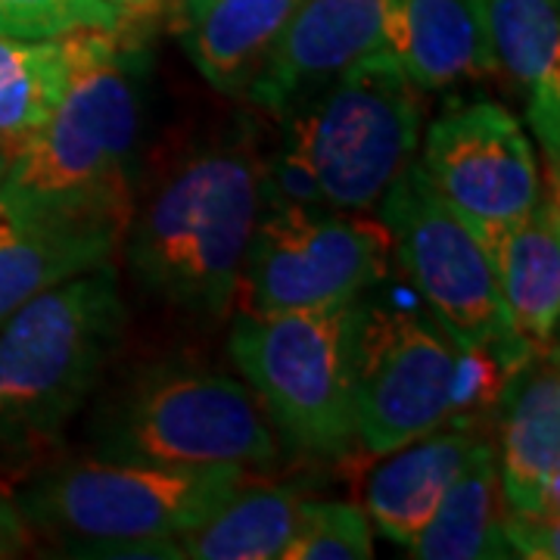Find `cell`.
<instances>
[{
	"instance_id": "18",
	"label": "cell",
	"mask_w": 560,
	"mask_h": 560,
	"mask_svg": "<svg viewBox=\"0 0 560 560\" xmlns=\"http://www.w3.org/2000/svg\"><path fill=\"white\" fill-rule=\"evenodd\" d=\"M499 69L526 101V121L551 168L560 162V16L558 0H486Z\"/></svg>"
},
{
	"instance_id": "29",
	"label": "cell",
	"mask_w": 560,
	"mask_h": 560,
	"mask_svg": "<svg viewBox=\"0 0 560 560\" xmlns=\"http://www.w3.org/2000/svg\"><path fill=\"white\" fill-rule=\"evenodd\" d=\"M113 3H116V7H121L125 13H131V16L138 13V0H113Z\"/></svg>"
},
{
	"instance_id": "30",
	"label": "cell",
	"mask_w": 560,
	"mask_h": 560,
	"mask_svg": "<svg viewBox=\"0 0 560 560\" xmlns=\"http://www.w3.org/2000/svg\"><path fill=\"white\" fill-rule=\"evenodd\" d=\"M3 168H7V153H0V175H3Z\"/></svg>"
},
{
	"instance_id": "5",
	"label": "cell",
	"mask_w": 560,
	"mask_h": 560,
	"mask_svg": "<svg viewBox=\"0 0 560 560\" xmlns=\"http://www.w3.org/2000/svg\"><path fill=\"white\" fill-rule=\"evenodd\" d=\"M128 308L113 261L62 280L0 324V467L60 436L119 352Z\"/></svg>"
},
{
	"instance_id": "9",
	"label": "cell",
	"mask_w": 560,
	"mask_h": 560,
	"mask_svg": "<svg viewBox=\"0 0 560 560\" xmlns=\"http://www.w3.org/2000/svg\"><path fill=\"white\" fill-rule=\"evenodd\" d=\"M377 206L393 249L418 283L430 315L460 349L489 355L504 374H514L529 361L504 318L486 243L436 194L418 160L405 165Z\"/></svg>"
},
{
	"instance_id": "3",
	"label": "cell",
	"mask_w": 560,
	"mask_h": 560,
	"mask_svg": "<svg viewBox=\"0 0 560 560\" xmlns=\"http://www.w3.org/2000/svg\"><path fill=\"white\" fill-rule=\"evenodd\" d=\"M280 121L283 143L268 162L271 200L361 212L415 160L423 106L401 62L377 47Z\"/></svg>"
},
{
	"instance_id": "13",
	"label": "cell",
	"mask_w": 560,
	"mask_h": 560,
	"mask_svg": "<svg viewBox=\"0 0 560 560\" xmlns=\"http://www.w3.org/2000/svg\"><path fill=\"white\" fill-rule=\"evenodd\" d=\"M495 460L504 514L560 521L558 352L533 355L508 377Z\"/></svg>"
},
{
	"instance_id": "23",
	"label": "cell",
	"mask_w": 560,
	"mask_h": 560,
	"mask_svg": "<svg viewBox=\"0 0 560 560\" xmlns=\"http://www.w3.org/2000/svg\"><path fill=\"white\" fill-rule=\"evenodd\" d=\"M374 526L364 508L349 501L305 499L296 536L280 560H371Z\"/></svg>"
},
{
	"instance_id": "2",
	"label": "cell",
	"mask_w": 560,
	"mask_h": 560,
	"mask_svg": "<svg viewBox=\"0 0 560 560\" xmlns=\"http://www.w3.org/2000/svg\"><path fill=\"white\" fill-rule=\"evenodd\" d=\"M268 200V162L253 143L190 156L128 221L121 246L138 283L194 318H224L241 300L246 253Z\"/></svg>"
},
{
	"instance_id": "14",
	"label": "cell",
	"mask_w": 560,
	"mask_h": 560,
	"mask_svg": "<svg viewBox=\"0 0 560 560\" xmlns=\"http://www.w3.org/2000/svg\"><path fill=\"white\" fill-rule=\"evenodd\" d=\"M128 221L44 215L0 200V324L44 290L113 261Z\"/></svg>"
},
{
	"instance_id": "15",
	"label": "cell",
	"mask_w": 560,
	"mask_h": 560,
	"mask_svg": "<svg viewBox=\"0 0 560 560\" xmlns=\"http://www.w3.org/2000/svg\"><path fill=\"white\" fill-rule=\"evenodd\" d=\"M499 280L504 318L523 352H558L560 324V202L558 180L529 215L486 237Z\"/></svg>"
},
{
	"instance_id": "7",
	"label": "cell",
	"mask_w": 560,
	"mask_h": 560,
	"mask_svg": "<svg viewBox=\"0 0 560 560\" xmlns=\"http://www.w3.org/2000/svg\"><path fill=\"white\" fill-rule=\"evenodd\" d=\"M359 300L253 315L231 324L228 352L280 436L305 455L334 460L359 445L355 324Z\"/></svg>"
},
{
	"instance_id": "4",
	"label": "cell",
	"mask_w": 560,
	"mask_h": 560,
	"mask_svg": "<svg viewBox=\"0 0 560 560\" xmlns=\"http://www.w3.org/2000/svg\"><path fill=\"white\" fill-rule=\"evenodd\" d=\"M246 482L241 467H172L75 458L44 467L16 492L35 536L79 558H180L178 539Z\"/></svg>"
},
{
	"instance_id": "26",
	"label": "cell",
	"mask_w": 560,
	"mask_h": 560,
	"mask_svg": "<svg viewBox=\"0 0 560 560\" xmlns=\"http://www.w3.org/2000/svg\"><path fill=\"white\" fill-rule=\"evenodd\" d=\"M35 541L38 536L20 511L16 495L0 486V560L28 555L35 548Z\"/></svg>"
},
{
	"instance_id": "17",
	"label": "cell",
	"mask_w": 560,
	"mask_h": 560,
	"mask_svg": "<svg viewBox=\"0 0 560 560\" xmlns=\"http://www.w3.org/2000/svg\"><path fill=\"white\" fill-rule=\"evenodd\" d=\"M482 440L486 436L470 423H442L427 436L389 452L364 486V514L371 526L393 545L411 548Z\"/></svg>"
},
{
	"instance_id": "24",
	"label": "cell",
	"mask_w": 560,
	"mask_h": 560,
	"mask_svg": "<svg viewBox=\"0 0 560 560\" xmlns=\"http://www.w3.org/2000/svg\"><path fill=\"white\" fill-rule=\"evenodd\" d=\"M128 22L131 13L113 0H0V38L50 40Z\"/></svg>"
},
{
	"instance_id": "27",
	"label": "cell",
	"mask_w": 560,
	"mask_h": 560,
	"mask_svg": "<svg viewBox=\"0 0 560 560\" xmlns=\"http://www.w3.org/2000/svg\"><path fill=\"white\" fill-rule=\"evenodd\" d=\"M206 0H178V7H180V16H187V13H194L197 7H202Z\"/></svg>"
},
{
	"instance_id": "16",
	"label": "cell",
	"mask_w": 560,
	"mask_h": 560,
	"mask_svg": "<svg viewBox=\"0 0 560 560\" xmlns=\"http://www.w3.org/2000/svg\"><path fill=\"white\" fill-rule=\"evenodd\" d=\"M383 47L420 94L486 79L499 69L486 0H389Z\"/></svg>"
},
{
	"instance_id": "21",
	"label": "cell",
	"mask_w": 560,
	"mask_h": 560,
	"mask_svg": "<svg viewBox=\"0 0 560 560\" xmlns=\"http://www.w3.org/2000/svg\"><path fill=\"white\" fill-rule=\"evenodd\" d=\"M300 486H246L178 539L187 560H280L305 508Z\"/></svg>"
},
{
	"instance_id": "11",
	"label": "cell",
	"mask_w": 560,
	"mask_h": 560,
	"mask_svg": "<svg viewBox=\"0 0 560 560\" xmlns=\"http://www.w3.org/2000/svg\"><path fill=\"white\" fill-rule=\"evenodd\" d=\"M420 168L480 241L541 200L539 160L523 121L501 103H455L423 135Z\"/></svg>"
},
{
	"instance_id": "28",
	"label": "cell",
	"mask_w": 560,
	"mask_h": 560,
	"mask_svg": "<svg viewBox=\"0 0 560 560\" xmlns=\"http://www.w3.org/2000/svg\"><path fill=\"white\" fill-rule=\"evenodd\" d=\"M160 3H168V0H138V13H150V10L160 7Z\"/></svg>"
},
{
	"instance_id": "19",
	"label": "cell",
	"mask_w": 560,
	"mask_h": 560,
	"mask_svg": "<svg viewBox=\"0 0 560 560\" xmlns=\"http://www.w3.org/2000/svg\"><path fill=\"white\" fill-rule=\"evenodd\" d=\"M302 0H206L180 16V44L221 94H246Z\"/></svg>"
},
{
	"instance_id": "8",
	"label": "cell",
	"mask_w": 560,
	"mask_h": 560,
	"mask_svg": "<svg viewBox=\"0 0 560 560\" xmlns=\"http://www.w3.org/2000/svg\"><path fill=\"white\" fill-rule=\"evenodd\" d=\"M470 352L433 315L361 296L355 324V427L371 455L427 436L477 401Z\"/></svg>"
},
{
	"instance_id": "25",
	"label": "cell",
	"mask_w": 560,
	"mask_h": 560,
	"mask_svg": "<svg viewBox=\"0 0 560 560\" xmlns=\"http://www.w3.org/2000/svg\"><path fill=\"white\" fill-rule=\"evenodd\" d=\"M558 521H529L504 514V539L511 545L514 558L545 560L558 558Z\"/></svg>"
},
{
	"instance_id": "6",
	"label": "cell",
	"mask_w": 560,
	"mask_h": 560,
	"mask_svg": "<svg viewBox=\"0 0 560 560\" xmlns=\"http://www.w3.org/2000/svg\"><path fill=\"white\" fill-rule=\"evenodd\" d=\"M88 436L101 458L172 467H271L278 440L256 393L197 361L143 364L97 401Z\"/></svg>"
},
{
	"instance_id": "1",
	"label": "cell",
	"mask_w": 560,
	"mask_h": 560,
	"mask_svg": "<svg viewBox=\"0 0 560 560\" xmlns=\"http://www.w3.org/2000/svg\"><path fill=\"white\" fill-rule=\"evenodd\" d=\"M143 72V47L128 25L84 32L66 94L7 156L0 200L44 215L131 219Z\"/></svg>"
},
{
	"instance_id": "12",
	"label": "cell",
	"mask_w": 560,
	"mask_h": 560,
	"mask_svg": "<svg viewBox=\"0 0 560 560\" xmlns=\"http://www.w3.org/2000/svg\"><path fill=\"white\" fill-rule=\"evenodd\" d=\"M389 0H302L246 97L283 119L346 66L383 47Z\"/></svg>"
},
{
	"instance_id": "22",
	"label": "cell",
	"mask_w": 560,
	"mask_h": 560,
	"mask_svg": "<svg viewBox=\"0 0 560 560\" xmlns=\"http://www.w3.org/2000/svg\"><path fill=\"white\" fill-rule=\"evenodd\" d=\"M81 35L50 40L0 38V153H13L69 88Z\"/></svg>"
},
{
	"instance_id": "20",
	"label": "cell",
	"mask_w": 560,
	"mask_h": 560,
	"mask_svg": "<svg viewBox=\"0 0 560 560\" xmlns=\"http://www.w3.org/2000/svg\"><path fill=\"white\" fill-rule=\"evenodd\" d=\"M408 555L418 560H508L504 501L499 486L495 445L482 440L464 460L460 474L445 489L433 517L411 541Z\"/></svg>"
},
{
	"instance_id": "10",
	"label": "cell",
	"mask_w": 560,
	"mask_h": 560,
	"mask_svg": "<svg viewBox=\"0 0 560 560\" xmlns=\"http://www.w3.org/2000/svg\"><path fill=\"white\" fill-rule=\"evenodd\" d=\"M389 253L383 221L268 200L243 265V312L280 315L359 300L386 278Z\"/></svg>"
}]
</instances>
